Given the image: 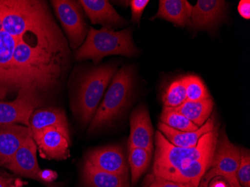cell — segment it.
<instances>
[{"label":"cell","instance_id":"obj_19","mask_svg":"<svg viewBox=\"0 0 250 187\" xmlns=\"http://www.w3.org/2000/svg\"><path fill=\"white\" fill-rule=\"evenodd\" d=\"M213 105V100L210 98L199 101H186L181 106L172 109L200 127L210 119Z\"/></svg>","mask_w":250,"mask_h":187},{"label":"cell","instance_id":"obj_7","mask_svg":"<svg viewBox=\"0 0 250 187\" xmlns=\"http://www.w3.org/2000/svg\"><path fill=\"white\" fill-rule=\"evenodd\" d=\"M50 2L67 35L70 46L73 50H77L88 34L82 6L79 1L71 0H53Z\"/></svg>","mask_w":250,"mask_h":187},{"label":"cell","instance_id":"obj_2","mask_svg":"<svg viewBox=\"0 0 250 187\" xmlns=\"http://www.w3.org/2000/svg\"><path fill=\"white\" fill-rule=\"evenodd\" d=\"M134 80V73L130 66H125L116 72L91 121L88 133H95L110 126L123 115L133 97Z\"/></svg>","mask_w":250,"mask_h":187},{"label":"cell","instance_id":"obj_15","mask_svg":"<svg viewBox=\"0 0 250 187\" xmlns=\"http://www.w3.org/2000/svg\"><path fill=\"white\" fill-rule=\"evenodd\" d=\"M32 136L29 126L0 125V166H5L26 139Z\"/></svg>","mask_w":250,"mask_h":187},{"label":"cell","instance_id":"obj_24","mask_svg":"<svg viewBox=\"0 0 250 187\" xmlns=\"http://www.w3.org/2000/svg\"><path fill=\"white\" fill-rule=\"evenodd\" d=\"M183 80L186 90L187 101H199L210 98L208 90L203 81L197 76H185Z\"/></svg>","mask_w":250,"mask_h":187},{"label":"cell","instance_id":"obj_26","mask_svg":"<svg viewBox=\"0 0 250 187\" xmlns=\"http://www.w3.org/2000/svg\"><path fill=\"white\" fill-rule=\"evenodd\" d=\"M199 183H178L164 178L151 177V184L147 187H199Z\"/></svg>","mask_w":250,"mask_h":187},{"label":"cell","instance_id":"obj_6","mask_svg":"<svg viewBox=\"0 0 250 187\" xmlns=\"http://www.w3.org/2000/svg\"><path fill=\"white\" fill-rule=\"evenodd\" d=\"M241 152L242 149L231 143L224 130H222L218 133L210 167L205 174L208 177H223L233 187H239L237 171L241 162Z\"/></svg>","mask_w":250,"mask_h":187},{"label":"cell","instance_id":"obj_34","mask_svg":"<svg viewBox=\"0 0 250 187\" xmlns=\"http://www.w3.org/2000/svg\"><path fill=\"white\" fill-rule=\"evenodd\" d=\"M241 187V186H240V187Z\"/></svg>","mask_w":250,"mask_h":187},{"label":"cell","instance_id":"obj_33","mask_svg":"<svg viewBox=\"0 0 250 187\" xmlns=\"http://www.w3.org/2000/svg\"><path fill=\"white\" fill-rule=\"evenodd\" d=\"M9 187H20V186H18V185H13V184H12V185L10 186Z\"/></svg>","mask_w":250,"mask_h":187},{"label":"cell","instance_id":"obj_14","mask_svg":"<svg viewBox=\"0 0 250 187\" xmlns=\"http://www.w3.org/2000/svg\"><path fill=\"white\" fill-rule=\"evenodd\" d=\"M79 2L92 24H101L104 27L114 29L127 23L109 1L81 0Z\"/></svg>","mask_w":250,"mask_h":187},{"label":"cell","instance_id":"obj_11","mask_svg":"<svg viewBox=\"0 0 250 187\" xmlns=\"http://www.w3.org/2000/svg\"><path fill=\"white\" fill-rule=\"evenodd\" d=\"M227 3L222 0H199L192 6L191 26L196 30L211 31L226 15Z\"/></svg>","mask_w":250,"mask_h":187},{"label":"cell","instance_id":"obj_31","mask_svg":"<svg viewBox=\"0 0 250 187\" xmlns=\"http://www.w3.org/2000/svg\"><path fill=\"white\" fill-rule=\"evenodd\" d=\"M8 94V88L0 85V101H2Z\"/></svg>","mask_w":250,"mask_h":187},{"label":"cell","instance_id":"obj_23","mask_svg":"<svg viewBox=\"0 0 250 187\" xmlns=\"http://www.w3.org/2000/svg\"><path fill=\"white\" fill-rule=\"evenodd\" d=\"M187 101L186 90L183 77L175 80L168 85L163 97L164 106L176 108Z\"/></svg>","mask_w":250,"mask_h":187},{"label":"cell","instance_id":"obj_20","mask_svg":"<svg viewBox=\"0 0 250 187\" xmlns=\"http://www.w3.org/2000/svg\"><path fill=\"white\" fill-rule=\"evenodd\" d=\"M50 126L68 128L67 118L62 110L50 108L37 109L32 113L29 121L31 131H36Z\"/></svg>","mask_w":250,"mask_h":187},{"label":"cell","instance_id":"obj_5","mask_svg":"<svg viewBox=\"0 0 250 187\" xmlns=\"http://www.w3.org/2000/svg\"><path fill=\"white\" fill-rule=\"evenodd\" d=\"M116 72V64H104L91 69L83 76L73 106L83 125L92 121L105 90Z\"/></svg>","mask_w":250,"mask_h":187},{"label":"cell","instance_id":"obj_9","mask_svg":"<svg viewBox=\"0 0 250 187\" xmlns=\"http://www.w3.org/2000/svg\"><path fill=\"white\" fill-rule=\"evenodd\" d=\"M32 132V131H31ZM41 156L49 160H65L69 156L68 128L50 126L32 132Z\"/></svg>","mask_w":250,"mask_h":187},{"label":"cell","instance_id":"obj_16","mask_svg":"<svg viewBox=\"0 0 250 187\" xmlns=\"http://www.w3.org/2000/svg\"><path fill=\"white\" fill-rule=\"evenodd\" d=\"M192 8L187 0H161L158 11L151 20H166L180 27L191 26Z\"/></svg>","mask_w":250,"mask_h":187},{"label":"cell","instance_id":"obj_27","mask_svg":"<svg viewBox=\"0 0 250 187\" xmlns=\"http://www.w3.org/2000/svg\"><path fill=\"white\" fill-rule=\"evenodd\" d=\"M149 3L148 0H132L130 1L131 8V21L140 24L142 15L145 8Z\"/></svg>","mask_w":250,"mask_h":187},{"label":"cell","instance_id":"obj_32","mask_svg":"<svg viewBox=\"0 0 250 187\" xmlns=\"http://www.w3.org/2000/svg\"><path fill=\"white\" fill-rule=\"evenodd\" d=\"M199 187H207V184H206V181L202 178L201 179L200 183H199Z\"/></svg>","mask_w":250,"mask_h":187},{"label":"cell","instance_id":"obj_18","mask_svg":"<svg viewBox=\"0 0 250 187\" xmlns=\"http://www.w3.org/2000/svg\"><path fill=\"white\" fill-rule=\"evenodd\" d=\"M83 184L85 187H130L128 175L106 172L84 164Z\"/></svg>","mask_w":250,"mask_h":187},{"label":"cell","instance_id":"obj_17","mask_svg":"<svg viewBox=\"0 0 250 187\" xmlns=\"http://www.w3.org/2000/svg\"><path fill=\"white\" fill-rule=\"evenodd\" d=\"M214 128L215 123L213 119H209L197 130L192 132L179 131L169 127L162 122H160L158 125L159 131L164 135L168 142L176 147L185 148L195 147L202 136L212 131Z\"/></svg>","mask_w":250,"mask_h":187},{"label":"cell","instance_id":"obj_4","mask_svg":"<svg viewBox=\"0 0 250 187\" xmlns=\"http://www.w3.org/2000/svg\"><path fill=\"white\" fill-rule=\"evenodd\" d=\"M67 43L56 21L50 24L38 28L21 36H14L2 29L0 16V85L14 88L13 59L15 50L22 42Z\"/></svg>","mask_w":250,"mask_h":187},{"label":"cell","instance_id":"obj_30","mask_svg":"<svg viewBox=\"0 0 250 187\" xmlns=\"http://www.w3.org/2000/svg\"><path fill=\"white\" fill-rule=\"evenodd\" d=\"M13 184V178L7 174H0V187H9Z\"/></svg>","mask_w":250,"mask_h":187},{"label":"cell","instance_id":"obj_3","mask_svg":"<svg viewBox=\"0 0 250 187\" xmlns=\"http://www.w3.org/2000/svg\"><path fill=\"white\" fill-rule=\"evenodd\" d=\"M138 53L133 43L132 29L115 31L108 28L90 27L85 41L74 53L76 60H92L98 64L104 58L112 55L132 57Z\"/></svg>","mask_w":250,"mask_h":187},{"label":"cell","instance_id":"obj_1","mask_svg":"<svg viewBox=\"0 0 250 187\" xmlns=\"http://www.w3.org/2000/svg\"><path fill=\"white\" fill-rule=\"evenodd\" d=\"M217 127L204 135L195 147H176L168 142L161 132H156V152L152 177L169 180L177 171H181L198 160L213 155L217 144Z\"/></svg>","mask_w":250,"mask_h":187},{"label":"cell","instance_id":"obj_13","mask_svg":"<svg viewBox=\"0 0 250 187\" xmlns=\"http://www.w3.org/2000/svg\"><path fill=\"white\" fill-rule=\"evenodd\" d=\"M36 154L37 145L32 136H29L17 150L5 167L21 176L39 180L38 176L41 169Z\"/></svg>","mask_w":250,"mask_h":187},{"label":"cell","instance_id":"obj_28","mask_svg":"<svg viewBox=\"0 0 250 187\" xmlns=\"http://www.w3.org/2000/svg\"><path fill=\"white\" fill-rule=\"evenodd\" d=\"M58 175L56 171L50 169L41 170L39 173V180L38 181H42L43 183H52L57 178Z\"/></svg>","mask_w":250,"mask_h":187},{"label":"cell","instance_id":"obj_12","mask_svg":"<svg viewBox=\"0 0 250 187\" xmlns=\"http://www.w3.org/2000/svg\"><path fill=\"white\" fill-rule=\"evenodd\" d=\"M130 125L129 148L138 147L152 153L154 129L146 106L142 105L133 110L130 116Z\"/></svg>","mask_w":250,"mask_h":187},{"label":"cell","instance_id":"obj_29","mask_svg":"<svg viewBox=\"0 0 250 187\" xmlns=\"http://www.w3.org/2000/svg\"><path fill=\"white\" fill-rule=\"evenodd\" d=\"M238 13L244 19L250 20V2L249 0H241L237 7Z\"/></svg>","mask_w":250,"mask_h":187},{"label":"cell","instance_id":"obj_10","mask_svg":"<svg viewBox=\"0 0 250 187\" xmlns=\"http://www.w3.org/2000/svg\"><path fill=\"white\" fill-rule=\"evenodd\" d=\"M85 163L101 171L128 175V164L121 146L110 145L95 149L87 154Z\"/></svg>","mask_w":250,"mask_h":187},{"label":"cell","instance_id":"obj_21","mask_svg":"<svg viewBox=\"0 0 250 187\" xmlns=\"http://www.w3.org/2000/svg\"><path fill=\"white\" fill-rule=\"evenodd\" d=\"M151 152L143 148H129L128 165L131 172L132 185H135L149 166Z\"/></svg>","mask_w":250,"mask_h":187},{"label":"cell","instance_id":"obj_25","mask_svg":"<svg viewBox=\"0 0 250 187\" xmlns=\"http://www.w3.org/2000/svg\"><path fill=\"white\" fill-rule=\"evenodd\" d=\"M237 181L242 187H250V154L248 150H242L241 162L237 171Z\"/></svg>","mask_w":250,"mask_h":187},{"label":"cell","instance_id":"obj_8","mask_svg":"<svg viewBox=\"0 0 250 187\" xmlns=\"http://www.w3.org/2000/svg\"><path fill=\"white\" fill-rule=\"evenodd\" d=\"M43 100L39 93L29 88H21L15 101H0V125H21L29 127L31 116L42 106Z\"/></svg>","mask_w":250,"mask_h":187},{"label":"cell","instance_id":"obj_22","mask_svg":"<svg viewBox=\"0 0 250 187\" xmlns=\"http://www.w3.org/2000/svg\"><path fill=\"white\" fill-rule=\"evenodd\" d=\"M161 122L169 127L173 128L179 131H196L199 126L192 123L186 117L181 115L172 108L164 106V110L161 115Z\"/></svg>","mask_w":250,"mask_h":187}]
</instances>
